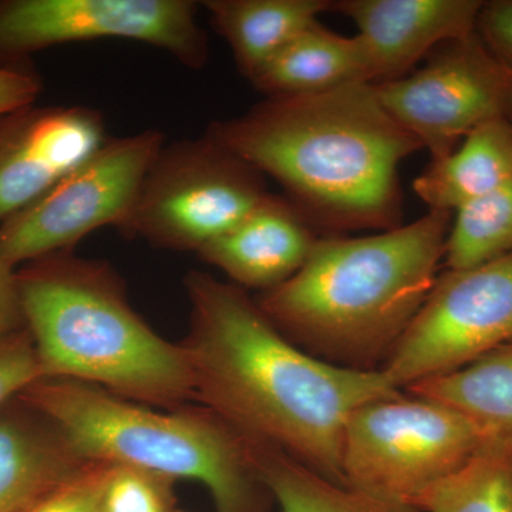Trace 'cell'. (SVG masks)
I'll use <instances>...</instances> for the list:
<instances>
[{
    "mask_svg": "<svg viewBox=\"0 0 512 512\" xmlns=\"http://www.w3.org/2000/svg\"><path fill=\"white\" fill-rule=\"evenodd\" d=\"M476 33L488 52L512 76V0L484 2Z\"/></svg>",
    "mask_w": 512,
    "mask_h": 512,
    "instance_id": "484cf974",
    "label": "cell"
},
{
    "mask_svg": "<svg viewBox=\"0 0 512 512\" xmlns=\"http://www.w3.org/2000/svg\"><path fill=\"white\" fill-rule=\"evenodd\" d=\"M403 392L463 413L480 431L481 453L512 454V343L457 372L413 384Z\"/></svg>",
    "mask_w": 512,
    "mask_h": 512,
    "instance_id": "ac0fdd59",
    "label": "cell"
},
{
    "mask_svg": "<svg viewBox=\"0 0 512 512\" xmlns=\"http://www.w3.org/2000/svg\"><path fill=\"white\" fill-rule=\"evenodd\" d=\"M212 28L231 47L247 79L303 30L332 10V0H205Z\"/></svg>",
    "mask_w": 512,
    "mask_h": 512,
    "instance_id": "e0dca14e",
    "label": "cell"
},
{
    "mask_svg": "<svg viewBox=\"0 0 512 512\" xmlns=\"http://www.w3.org/2000/svg\"><path fill=\"white\" fill-rule=\"evenodd\" d=\"M165 144L160 130L109 137L42 197L0 224V248L13 266L62 252L103 227L119 228Z\"/></svg>",
    "mask_w": 512,
    "mask_h": 512,
    "instance_id": "ba28073f",
    "label": "cell"
},
{
    "mask_svg": "<svg viewBox=\"0 0 512 512\" xmlns=\"http://www.w3.org/2000/svg\"><path fill=\"white\" fill-rule=\"evenodd\" d=\"M111 470L110 464H83L23 512H101Z\"/></svg>",
    "mask_w": 512,
    "mask_h": 512,
    "instance_id": "cb8c5ba5",
    "label": "cell"
},
{
    "mask_svg": "<svg viewBox=\"0 0 512 512\" xmlns=\"http://www.w3.org/2000/svg\"><path fill=\"white\" fill-rule=\"evenodd\" d=\"M101 111L87 106L20 107L0 116V224L28 207L104 143Z\"/></svg>",
    "mask_w": 512,
    "mask_h": 512,
    "instance_id": "7c38bea8",
    "label": "cell"
},
{
    "mask_svg": "<svg viewBox=\"0 0 512 512\" xmlns=\"http://www.w3.org/2000/svg\"><path fill=\"white\" fill-rule=\"evenodd\" d=\"M312 224L288 198L268 195L198 256L239 288L271 291L308 261L316 242Z\"/></svg>",
    "mask_w": 512,
    "mask_h": 512,
    "instance_id": "5bb4252c",
    "label": "cell"
},
{
    "mask_svg": "<svg viewBox=\"0 0 512 512\" xmlns=\"http://www.w3.org/2000/svg\"><path fill=\"white\" fill-rule=\"evenodd\" d=\"M507 119L510 120L511 123H512V106H511V109H510V113H508Z\"/></svg>",
    "mask_w": 512,
    "mask_h": 512,
    "instance_id": "f1b7e54d",
    "label": "cell"
},
{
    "mask_svg": "<svg viewBox=\"0 0 512 512\" xmlns=\"http://www.w3.org/2000/svg\"><path fill=\"white\" fill-rule=\"evenodd\" d=\"M453 214L365 237L319 238L305 265L256 299L299 348L357 370H380L440 274Z\"/></svg>",
    "mask_w": 512,
    "mask_h": 512,
    "instance_id": "3957f363",
    "label": "cell"
},
{
    "mask_svg": "<svg viewBox=\"0 0 512 512\" xmlns=\"http://www.w3.org/2000/svg\"><path fill=\"white\" fill-rule=\"evenodd\" d=\"M481 451L480 431L463 413L402 390L349 417L342 443L343 485L413 507L421 494Z\"/></svg>",
    "mask_w": 512,
    "mask_h": 512,
    "instance_id": "8992f818",
    "label": "cell"
},
{
    "mask_svg": "<svg viewBox=\"0 0 512 512\" xmlns=\"http://www.w3.org/2000/svg\"><path fill=\"white\" fill-rule=\"evenodd\" d=\"M483 0H336L365 50L369 83L400 79L437 47L476 33Z\"/></svg>",
    "mask_w": 512,
    "mask_h": 512,
    "instance_id": "4fadbf2b",
    "label": "cell"
},
{
    "mask_svg": "<svg viewBox=\"0 0 512 512\" xmlns=\"http://www.w3.org/2000/svg\"><path fill=\"white\" fill-rule=\"evenodd\" d=\"M42 82L33 70L0 66V116L35 103Z\"/></svg>",
    "mask_w": 512,
    "mask_h": 512,
    "instance_id": "4316f807",
    "label": "cell"
},
{
    "mask_svg": "<svg viewBox=\"0 0 512 512\" xmlns=\"http://www.w3.org/2000/svg\"><path fill=\"white\" fill-rule=\"evenodd\" d=\"M20 394L84 463L197 481L217 512H269L275 505L247 437L205 407L161 413L93 384L55 377Z\"/></svg>",
    "mask_w": 512,
    "mask_h": 512,
    "instance_id": "5b68a950",
    "label": "cell"
},
{
    "mask_svg": "<svg viewBox=\"0 0 512 512\" xmlns=\"http://www.w3.org/2000/svg\"><path fill=\"white\" fill-rule=\"evenodd\" d=\"M413 507L419 512H512V454H478L421 494Z\"/></svg>",
    "mask_w": 512,
    "mask_h": 512,
    "instance_id": "7402d4cb",
    "label": "cell"
},
{
    "mask_svg": "<svg viewBox=\"0 0 512 512\" xmlns=\"http://www.w3.org/2000/svg\"><path fill=\"white\" fill-rule=\"evenodd\" d=\"M16 276L45 377L93 384L140 404L195 400L187 350L137 315L106 262L62 252L30 262Z\"/></svg>",
    "mask_w": 512,
    "mask_h": 512,
    "instance_id": "277c9868",
    "label": "cell"
},
{
    "mask_svg": "<svg viewBox=\"0 0 512 512\" xmlns=\"http://www.w3.org/2000/svg\"><path fill=\"white\" fill-rule=\"evenodd\" d=\"M83 464L49 421L0 417V512L25 511Z\"/></svg>",
    "mask_w": 512,
    "mask_h": 512,
    "instance_id": "d6986e66",
    "label": "cell"
},
{
    "mask_svg": "<svg viewBox=\"0 0 512 512\" xmlns=\"http://www.w3.org/2000/svg\"><path fill=\"white\" fill-rule=\"evenodd\" d=\"M40 379L45 375L26 326L0 338V406Z\"/></svg>",
    "mask_w": 512,
    "mask_h": 512,
    "instance_id": "d4e9b609",
    "label": "cell"
},
{
    "mask_svg": "<svg viewBox=\"0 0 512 512\" xmlns=\"http://www.w3.org/2000/svg\"><path fill=\"white\" fill-rule=\"evenodd\" d=\"M191 0H0V66L66 43L120 39L156 47L191 70L208 62V36Z\"/></svg>",
    "mask_w": 512,
    "mask_h": 512,
    "instance_id": "30bf717a",
    "label": "cell"
},
{
    "mask_svg": "<svg viewBox=\"0 0 512 512\" xmlns=\"http://www.w3.org/2000/svg\"><path fill=\"white\" fill-rule=\"evenodd\" d=\"M184 285L191 323L183 346L195 400L248 439L343 485L349 417L402 390L380 370L332 365L299 348L237 285L202 271Z\"/></svg>",
    "mask_w": 512,
    "mask_h": 512,
    "instance_id": "6da1fadb",
    "label": "cell"
},
{
    "mask_svg": "<svg viewBox=\"0 0 512 512\" xmlns=\"http://www.w3.org/2000/svg\"><path fill=\"white\" fill-rule=\"evenodd\" d=\"M268 194L264 175L205 133L164 144L117 231L198 254Z\"/></svg>",
    "mask_w": 512,
    "mask_h": 512,
    "instance_id": "52a82bcc",
    "label": "cell"
},
{
    "mask_svg": "<svg viewBox=\"0 0 512 512\" xmlns=\"http://www.w3.org/2000/svg\"><path fill=\"white\" fill-rule=\"evenodd\" d=\"M173 483L136 468L113 466L101 512H171Z\"/></svg>",
    "mask_w": 512,
    "mask_h": 512,
    "instance_id": "603a6c76",
    "label": "cell"
},
{
    "mask_svg": "<svg viewBox=\"0 0 512 512\" xmlns=\"http://www.w3.org/2000/svg\"><path fill=\"white\" fill-rule=\"evenodd\" d=\"M512 181V123L507 117L477 127L460 146L414 181L430 211L454 214L468 202Z\"/></svg>",
    "mask_w": 512,
    "mask_h": 512,
    "instance_id": "2e32d148",
    "label": "cell"
},
{
    "mask_svg": "<svg viewBox=\"0 0 512 512\" xmlns=\"http://www.w3.org/2000/svg\"><path fill=\"white\" fill-rule=\"evenodd\" d=\"M205 133L281 184L311 224L338 231L400 227V164L423 150L366 82L265 97Z\"/></svg>",
    "mask_w": 512,
    "mask_h": 512,
    "instance_id": "7a4b0ae2",
    "label": "cell"
},
{
    "mask_svg": "<svg viewBox=\"0 0 512 512\" xmlns=\"http://www.w3.org/2000/svg\"><path fill=\"white\" fill-rule=\"evenodd\" d=\"M375 87L384 109L431 161L450 156L477 127L508 117L512 106V76L477 33L444 43L416 72Z\"/></svg>",
    "mask_w": 512,
    "mask_h": 512,
    "instance_id": "8fae6325",
    "label": "cell"
},
{
    "mask_svg": "<svg viewBox=\"0 0 512 512\" xmlns=\"http://www.w3.org/2000/svg\"><path fill=\"white\" fill-rule=\"evenodd\" d=\"M512 343V254L437 276L380 372L396 389L446 376Z\"/></svg>",
    "mask_w": 512,
    "mask_h": 512,
    "instance_id": "9c48e42d",
    "label": "cell"
},
{
    "mask_svg": "<svg viewBox=\"0 0 512 512\" xmlns=\"http://www.w3.org/2000/svg\"><path fill=\"white\" fill-rule=\"evenodd\" d=\"M16 274L0 248V338L25 328Z\"/></svg>",
    "mask_w": 512,
    "mask_h": 512,
    "instance_id": "83f0119b",
    "label": "cell"
},
{
    "mask_svg": "<svg viewBox=\"0 0 512 512\" xmlns=\"http://www.w3.org/2000/svg\"><path fill=\"white\" fill-rule=\"evenodd\" d=\"M249 82L266 97L301 96L369 83V73L357 36L338 35L318 22L279 50Z\"/></svg>",
    "mask_w": 512,
    "mask_h": 512,
    "instance_id": "9a60e30c",
    "label": "cell"
},
{
    "mask_svg": "<svg viewBox=\"0 0 512 512\" xmlns=\"http://www.w3.org/2000/svg\"><path fill=\"white\" fill-rule=\"evenodd\" d=\"M248 441L262 481L279 512H419L410 505L335 483L268 444Z\"/></svg>",
    "mask_w": 512,
    "mask_h": 512,
    "instance_id": "ffe728a7",
    "label": "cell"
},
{
    "mask_svg": "<svg viewBox=\"0 0 512 512\" xmlns=\"http://www.w3.org/2000/svg\"><path fill=\"white\" fill-rule=\"evenodd\" d=\"M444 268L464 269L512 254V181L454 212Z\"/></svg>",
    "mask_w": 512,
    "mask_h": 512,
    "instance_id": "44dd1931",
    "label": "cell"
}]
</instances>
